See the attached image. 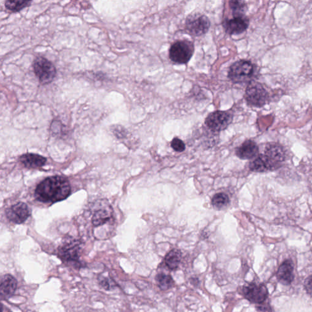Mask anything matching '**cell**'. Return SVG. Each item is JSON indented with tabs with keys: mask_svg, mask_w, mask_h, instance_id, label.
Listing matches in <instances>:
<instances>
[{
	"mask_svg": "<svg viewBox=\"0 0 312 312\" xmlns=\"http://www.w3.org/2000/svg\"><path fill=\"white\" fill-rule=\"evenodd\" d=\"M305 288L306 291H307L308 294H311V276H309L307 279L305 280Z\"/></svg>",
	"mask_w": 312,
	"mask_h": 312,
	"instance_id": "4316f807",
	"label": "cell"
},
{
	"mask_svg": "<svg viewBox=\"0 0 312 312\" xmlns=\"http://www.w3.org/2000/svg\"><path fill=\"white\" fill-rule=\"evenodd\" d=\"M34 73L43 85L50 84L56 76V68L52 62L43 56H37L34 60Z\"/></svg>",
	"mask_w": 312,
	"mask_h": 312,
	"instance_id": "3957f363",
	"label": "cell"
},
{
	"mask_svg": "<svg viewBox=\"0 0 312 312\" xmlns=\"http://www.w3.org/2000/svg\"><path fill=\"white\" fill-rule=\"evenodd\" d=\"M4 311V306L0 303V312Z\"/></svg>",
	"mask_w": 312,
	"mask_h": 312,
	"instance_id": "83f0119b",
	"label": "cell"
},
{
	"mask_svg": "<svg viewBox=\"0 0 312 312\" xmlns=\"http://www.w3.org/2000/svg\"><path fill=\"white\" fill-rule=\"evenodd\" d=\"M293 263L291 260H286L280 266L277 272V278L280 283L285 285L291 284L294 278Z\"/></svg>",
	"mask_w": 312,
	"mask_h": 312,
	"instance_id": "8fae6325",
	"label": "cell"
},
{
	"mask_svg": "<svg viewBox=\"0 0 312 312\" xmlns=\"http://www.w3.org/2000/svg\"><path fill=\"white\" fill-rule=\"evenodd\" d=\"M258 146L251 140L245 141L236 150V155L243 160L254 159L258 155Z\"/></svg>",
	"mask_w": 312,
	"mask_h": 312,
	"instance_id": "5bb4252c",
	"label": "cell"
},
{
	"mask_svg": "<svg viewBox=\"0 0 312 312\" xmlns=\"http://www.w3.org/2000/svg\"><path fill=\"white\" fill-rule=\"evenodd\" d=\"M181 252L176 249L169 252L165 256V263L169 269L171 270L178 268L181 260Z\"/></svg>",
	"mask_w": 312,
	"mask_h": 312,
	"instance_id": "ac0fdd59",
	"label": "cell"
},
{
	"mask_svg": "<svg viewBox=\"0 0 312 312\" xmlns=\"http://www.w3.org/2000/svg\"><path fill=\"white\" fill-rule=\"evenodd\" d=\"M79 250L80 248L77 243H69L64 246L60 250V257L65 262L75 264L78 263Z\"/></svg>",
	"mask_w": 312,
	"mask_h": 312,
	"instance_id": "9a60e30c",
	"label": "cell"
},
{
	"mask_svg": "<svg viewBox=\"0 0 312 312\" xmlns=\"http://www.w3.org/2000/svg\"><path fill=\"white\" fill-rule=\"evenodd\" d=\"M233 116L227 111H216L209 114L205 124L213 132L226 130L233 122Z\"/></svg>",
	"mask_w": 312,
	"mask_h": 312,
	"instance_id": "52a82bcc",
	"label": "cell"
},
{
	"mask_svg": "<svg viewBox=\"0 0 312 312\" xmlns=\"http://www.w3.org/2000/svg\"><path fill=\"white\" fill-rule=\"evenodd\" d=\"M70 191V185L67 179L53 176L48 177L37 186L36 196L40 201L54 203L67 198Z\"/></svg>",
	"mask_w": 312,
	"mask_h": 312,
	"instance_id": "6da1fadb",
	"label": "cell"
},
{
	"mask_svg": "<svg viewBox=\"0 0 312 312\" xmlns=\"http://www.w3.org/2000/svg\"><path fill=\"white\" fill-rule=\"evenodd\" d=\"M30 214L29 207L24 202L17 203L7 211L8 218L17 224L25 222Z\"/></svg>",
	"mask_w": 312,
	"mask_h": 312,
	"instance_id": "9c48e42d",
	"label": "cell"
},
{
	"mask_svg": "<svg viewBox=\"0 0 312 312\" xmlns=\"http://www.w3.org/2000/svg\"><path fill=\"white\" fill-rule=\"evenodd\" d=\"M230 8L233 11L234 17H245L247 12V6L246 3L243 1L230 2Z\"/></svg>",
	"mask_w": 312,
	"mask_h": 312,
	"instance_id": "44dd1931",
	"label": "cell"
},
{
	"mask_svg": "<svg viewBox=\"0 0 312 312\" xmlns=\"http://www.w3.org/2000/svg\"><path fill=\"white\" fill-rule=\"evenodd\" d=\"M210 27V19L204 14L194 13L189 15L186 19V30L194 36L204 35L208 32Z\"/></svg>",
	"mask_w": 312,
	"mask_h": 312,
	"instance_id": "5b68a950",
	"label": "cell"
},
{
	"mask_svg": "<svg viewBox=\"0 0 312 312\" xmlns=\"http://www.w3.org/2000/svg\"><path fill=\"white\" fill-rule=\"evenodd\" d=\"M192 42L183 40L174 42L169 51V57L174 63L179 64H187L194 53Z\"/></svg>",
	"mask_w": 312,
	"mask_h": 312,
	"instance_id": "277c9868",
	"label": "cell"
},
{
	"mask_svg": "<svg viewBox=\"0 0 312 312\" xmlns=\"http://www.w3.org/2000/svg\"><path fill=\"white\" fill-rule=\"evenodd\" d=\"M248 19L246 17H234L230 20L226 19L223 23L226 32L230 35L241 34L248 29Z\"/></svg>",
	"mask_w": 312,
	"mask_h": 312,
	"instance_id": "30bf717a",
	"label": "cell"
},
{
	"mask_svg": "<svg viewBox=\"0 0 312 312\" xmlns=\"http://www.w3.org/2000/svg\"><path fill=\"white\" fill-rule=\"evenodd\" d=\"M171 146L177 152H182L185 149L184 143L178 138H174L171 142Z\"/></svg>",
	"mask_w": 312,
	"mask_h": 312,
	"instance_id": "cb8c5ba5",
	"label": "cell"
},
{
	"mask_svg": "<svg viewBox=\"0 0 312 312\" xmlns=\"http://www.w3.org/2000/svg\"><path fill=\"white\" fill-rule=\"evenodd\" d=\"M17 287V280L10 274L0 276V297L7 298L13 295Z\"/></svg>",
	"mask_w": 312,
	"mask_h": 312,
	"instance_id": "4fadbf2b",
	"label": "cell"
},
{
	"mask_svg": "<svg viewBox=\"0 0 312 312\" xmlns=\"http://www.w3.org/2000/svg\"><path fill=\"white\" fill-rule=\"evenodd\" d=\"M159 287L162 290H167L172 287L174 280L170 275L165 273H159L156 276Z\"/></svg>",
	"mask_w": 312,
	"mask_h": 312,
	"instance_id": "7402d4cb",
	"label": "cell"
},
{
	"mask_svg": "<svg viewBox=\"0 0 312 312\" xmlns=\"http://www.w3.org/2000/svg\"><path fill=\"white\" fill-rule=\"evenodd\" d=\"M242 293L245 298L251 303L260 304L265 302L268 296L267 287L263 283L251 282L243 286Z\"/></svg>",
	"mask_w": 312,
	"mask_h": 312,
	"instance_id": "ba28073f",
	"label": "cell"
},
{
	"mask_svg": "<svg viewBox=\"0 0 312 312\" xmlns=\"http://www.w3.org/2000/svg\"><path fill=\"white\" fill-rule=\"evenodd\" d=\"M32 2L29 0H27V1H25V0H22V1H20V0L18 1H7L5 2V6L6 8L11 12L18 13L24 9L30 7Z\"/></svg>",
	"mask_w": 312,
	"mask_h": 312,
	"instance_id": "d6986e66",
	"label": "cell"
},
{
	"mask_svg": "<svg viewBox=\"0 0 312 312\" xmlns=\"http://www.w3.org/2000/svg\"><path fill=\"white\" fill-rule=\"evenodd\" d=\"M20 160L25 167L30 168L41 167L47 162V159L45 157L35 154H24Z\"/></svg>",
	"mask_w": 312,
	"mask_h": 312,
	"instance_id": "e0dca14e",
	"label": "cell"
},
{
	"mask_svg": "<svg viewBox=\"0 0 312 312\" xmlns=\"http://www.w3.org/2000/svg\"><path fill=\"white\" fill-rule=\"evenodd\" d=\"M265 155L270 158L272 161L279 165L285 159V153L282 147L279 145L269 144L266 148Z\"/></svg>",
	"mask_w": 312,
	"mask_h": 312,
	"instance_id": "2e32d148",
	"label": "cell"
},
{
	"mask_svg": "<svg viewBox=\"0 0 312 312\" xmlns=\"http://www.w3.org/2000/svg\"><path fill=\"white\" fill-rule=\"evenodd\" d=\"M99 280L100 285L103 288L106 289V290H110L111 288L114 287V283L111 279L107 278V277H102L101 278L99 277Z\"/></svg>",
	"mask_w": 312,
	"mask_h": 312,
	"instance_id": "d4e9b609",
	"label": "cell"
},
{
	"mask_svg": "<svg viewBox=\"0 0 312 312\" xmlns=\"http://www.w3.org/2000/svg\"><path fill=\"white\" fill-rule=\"evenodd\" d=\"M254 73V66L250 61L240 60L232 65L229 70L228 77L236 84L251 82Z\"/></svg>",
	"mask_w": 312,
	"mask_h": 312,
	"instance_id": "7a4b0ae2",
	"label": "cell"
},
{
	"mask_svg": "<svg viewBox=\"0 0 312 312\" xmlns=\"http://www.w3.org/2000/svg\"><path fill=\"white\" fill-rule=\"evenodd\" d=\"M230 202L227 194L224 193H219L215 194L212 200V204L217 208H222L225 207Z\"/></svg>",
	"mask_w": 312,
	"mask_h": 312,
	"instance_id": "603a6c76",
	"label": "cell"
},
{
	"mask_svg": "<svg viewBox=\"0 0 312 312\" xmlns=\"http://www.w3.org/2000/svg\"><path fill=\"white\" fill-rule=\"evenodd\" d=\"M111 217L110 211L106 210H100L94 213L92 219V223L94 226H99L105 225Z\"/></svg>",
	"mask_w": 312,
	"mask_h": 312,
	"instance_id": "ffe728a7",
	"label": "cell"
},
{
	"mask_svg": "<svg viewBox=\"0 0 312 312\" xmlns=\"http://www.w3.org/2000/svg\"><path fill=\"white\" fill-rule=\"evenodd\" d=\"M245 98L253 107L261 108L267 102L268 93L262 84L251 81L246 89Z\"/></svg>",
	"mask_w": 312,
	"mask_h": 312,
	"instance_id": "8992f818",
	"label": "cell"
},
{
	"mask_svg": "<svg viewBox=\"0 0 312 312\" xmlns=\"http://www.w3.org/2000/svg\"><path fill=\"white\" fill-rule=\"evenodd\" d=\"M257 312H272V309L268 303L265 302L260 303L256 306Z\"/></svg>",
	"mask_w": 312,
	"mask_h": 312,
	"instance_id": "484cf974",
	"label": "cell"
},
{
	"mask_svg": "<svg viewBox=\"0 0 312 312\" xmlns=\"http://www.w3.org/2000/svg\"><path fill=\"white\" fill-rule=\"evenodd\" d=\"M278 167L279 166L274 164L265 154H260L257 156L250 165V170L254 172H265V171L273 170Z\"/></svg>",
	"mask_w": 312,
	"mask_h": 312,
	"instance_id": "7c38bea8",
	"label": "cell"
}]
</instances>
